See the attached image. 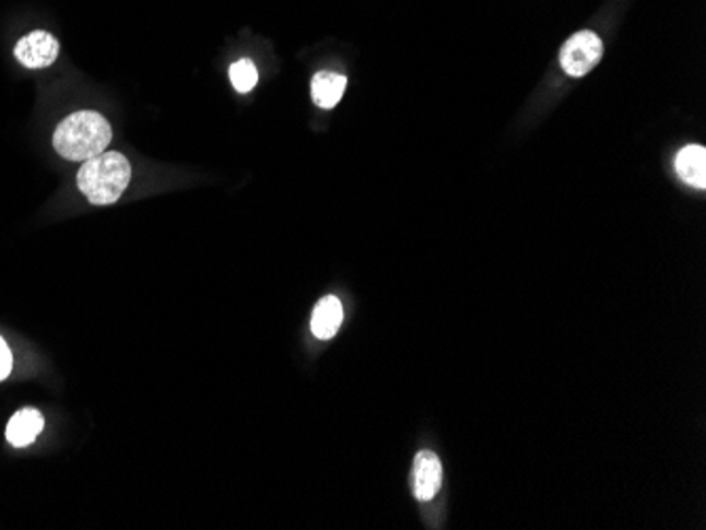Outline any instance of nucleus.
Segmentation results:
<instances>
[{"label":"nucleus","instance_id":"5","mask_svg":"<svg viewBox=\"0 0 706 530\" xmlns=\"http://www.w3.org/2000/svg\"><path fill=\"white\" fill-rule=\"evenodd\" d=\"M440 484H443L440 459L430 450H421L415 457V466H413L415 497L419 500L434 499L436 493L440 491Z\"/></svg>","mask_w":706,"mask_h":530},{"label":"nucleus","instance_id":"10","mask_svg":"<svg viewBox=\"0 0 706 530\" xmlns=\"http://www.w3.org/2000/svg\"><path fill=\"white\" fill-rule=\"evenodd\" d=\"M228 76H231V83L233 87L239 92V94H248L257 87L258 72L257 66L252 60L244 58L239 62L233 63L231 70H228Z\"/></svg>","mask_w":706,"mask_h":530},{"label":"nucleus","instance_id":"7","mask_svg":"<svg viewBox=\"0 0 706 530\" xmlns=\"http://www.w3.org/2000/svg\"><path fill=\"white\" fill-rule=\"evenodd\" d=\"M43 427H45L43 414L36 408H24L11 416V421L7 425V439L13 446L22 448V446L33 444L38 434L43 432Z\"/></svg>","mask_w":706,"mask_h":530},{"label":"nucleus","instance_id":"1","mask_svg":"<svg viewBox=\"0 0 706 530\" xmlns=\"http://www.w3.org/2000/svg\"><path fill=\"white\" fill-rule=\"evenodd\" d=\"M113 140L110 123L94 110H81L58 126L54 133V146L58 155L68 161H87L102 155Z\"/></svg>","mask_w":706,"mask_h":530},{"label":"nucleus","instance_id":"4","mask_svg":"<svg viewBox=\"0 0 706 530\" xmlns=\"http://www.w3.org/2000/svg\"><path fill=\"white\" fill-rule=\"evenodd\" d=\"M58 54H60V43L49 32H31L15 45L17 62L33 70L51 66L58 60Z\"/></svg>","mask_w":706,"mask_h":530},{"label":"nucleus","instance_id":"8","mask_svg":"<svg viewBox=\"0 0 706 530\" xmlns=\"http://www.w3.org/2000/svg\"><path fill=\"white\" fill-rule=\"evenodd\" d=\"M343 323V305L337 296H326L316 305L311 317V332L320 341H330Z\"/></svg>","mask_w":706,"mask_h":530},{"label":"nucleus","instance_id":"2","mask_svg":"<svg viewBox=\"0 0 706 530\" xmlns=\"http://www.w3.org/2000/svg\"><path fill=\"white\" fill-rule=\"evenodd\" d=\"M131 178V165L121 153H102L83 161L77 182L79 190L94 205H110L119 201Z\"/></svg>","mask_w":706,"mask_h":530},{"label":"nucleus","instance_id":"9","mask_svg":"<svg viewBox=\"0 0 706 530\" xmlns=\"http://www.w3.org/2000/svg\"><path fill=\"white\" fill-rule=\"evenodd\" d=\"M345 87H348V79L343 74L321 70L311 81V97L320 108H334L345 94Z\"/></svg>","mask_w":706,"mask_h":530},{"label":"nucleus","instance_id":"3","mask_svg":"<svg viewBox=\"0 0 706 530\" xmlns=\"http://www.w3.org/2000/svg\"><path fill=\"white\" fill-rule=\"evenodd\" d=\"M603 58V43L595 32H576L561 49V66L569 76L588 74Z\"/></svg>","mask_w":706,"mask_h":530},{"label":"nucleus","instance_id":"11","mask_svg":"<svg viewBox=\"0 0 706 530\" xmlns=\"http://www.w3.org/2000/svg\"><path fill=\"white\" fill-rule=\"evenodd\" d=\"M11 366H13V357H11V351L7 343L0 339V380H4L9 373H11Z\"/></svg>","mask_w":706,"mask_h":530},{"label":"nucleus","instance_id":"6","mask_svg":"<svg viewBox=\"0 0 706 530\" xmlns=\"http://www.w3.org/2000/svg\"><path fill=\"white\" fill-rule=\"evenodd\" d=\"M674 169L679 178L694 188H706V149L692 144L679 151L674 158Z\"/></svg>","mask_w":706,"mask_h":530}]
</instances>
